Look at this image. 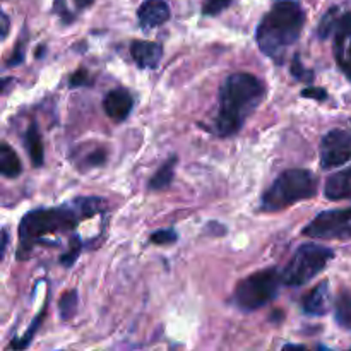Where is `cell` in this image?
<instances>
[{
    "label": "cell",
    "mask_w": 351,
    "mask_h": 351,
    "mask_svg": "<svg viewBox=\"0 0 351 351\" xmlns=\"http://www.w3.org/2000/svg\"><path fill=\"white\" fill-rule=\"evenodd\" d=\"M178 235L173 232V230L167 228V230H158L154 232L153 235L149 237L151 243H156V245H165V243H173L177 242Z\"/></svg>",
    "instance_id": "cell-22"
},
{
    "label": "cell",
    "mask_w": 351,
    "mask_h": 351,
    "mask_svg": "<svg viewBox=\"0 0 351 351\" xmlns=\"http://www.w3.org/2000/svg\"><path fill=\"white\" fill-rule=\"evenodd\" d=\"M264 98L266 86L254 74L237 72L228 75L219 89V112L215 119V132L219 137L239 132Z\"/></svg>",
    "instance_id": "cell-2"
},
{
    "label": "cell",
    "mask_w": 351,
    "mask_h": 351,
    "mask_svg": "<svg viewBox=\"0 0 351 351\" xmlns=\"http://www.w3.org/2000/svg\"><path fill=\"white\" fill-rule=\"evenodd\" d=\"M7 243H9V233H7V230H3V233H2V256L5 254Z\"/></svg>",
    "instance_id": "cell-31"
},
{
    "label": "cell",
    "mask_w": 351,
    "mask_h": 351,
    "mask_svg": "<svg viewBox=\"0 0 351 351\" xmlns=\"http://www.w3.org/2000/svg\"><path fill=\"white\" fill-rule=\"evenodd\" d=\"M23 60H24V50H23V45L19 43L16 47V51H14L12 58H10L9 64H7V65H19Z\"/></svg>",
    "instance_id": "cell-28"
},
{
    "label": "cell",
    "mask_w": 351,
    "mask_h": 351,
    "mask_svg": "<svg viewBox=\"0 0 351 351\" xmlns=\"http://www.w3.org/2000/svg\"><path fill=\"white\" fill-rule=\"evenodd\" d=\"M178 163L177 156H170L163 165L160 167V170L153 175V178L149 180V191H163V189L170 187V184L173 182L175 177V167Z\"/></svg>",
    "instance_id": "cell-17"
},
{
    "label": "cell",
    "mask_w": 351,
    "mask_h": 351,
    "mask_svg": "<svg viewBox=\"0 0 351 351\" xmlns=\"http://www.w3.org/2000/svg\"><path fill=\"white\" fill-rule=\"evenodd\" d=\"M74 2H75V5L79 7V9H86V7L91 5L95 0H74Z\"/></svg>",
    "instance_id": "cell-30"
},
{
    "label": "cell",
    "mask_w": 351,
    "mask_h": 351,
    "mask_svg": "<svg viewBox=\"0 0 351 351\" xmlns=\"http://www.w3.org/2000/svg\"><path fill=\"white\" fill-rule=\"evenodd\" d=\"M53 9H55V12H57L58 16L65 21V23H71V21L74 19V17H72V14L69 12L67 7H65V0H55Z\"/></svg>",
    "instance_id": "cell-26"
},
{
    "label": "cell",
    "mask_w": 351,
    "mask_h": 351,
    "mask_svg": "<svg viewBox=\"0 0 351 351\" xmlns=\"http://www.w3.org/2000/svg\"><path fill=\"white\" fill-rule=\"evenodd\" d=\"M7 33H9V17L7 14H2V38H7Z\"/></svg>",
    "instance_id": "cell-29"
},
{
    "label": "cell",
    "mask_w": 351,
    "mask_h": 351,
    "mask_svg": "<svg viewBox=\"0 0 351 351\" xmlns=\"http://www.w3.org/2000/svg\"><path fill=\"white\" fill-rule=\"evenodd\" d=\"M233 0H206L202 5V14L204 16H218L223 10L228 9L232 5Z\"/></svg>",
    "instance_id": "cell-20"
},
{
    "label": "cell",
    "mask_w": 351,
    "mask_h": 351,
    "mask_svg": "<svg viewBox=\"0 0 351 351\" xmlns=\"http://www.w3.org/2000/svg\"><path fill=\"white\" fill-rule=\"evenodd\" d=\"M137 19L141 27L153 29L170 19V7L165 0H144L137 9Z\"/></svg>",
    "instance_id": "cell-10"
},
{
    "label": "cell",
    "mask_w": 351,
    "mask_h": 351,
    "mask_svg": "<svg viewBox=\"0 0 351 351\" xmlns=\"http://www.w3.org/2000/svg\"><path fill=\"white\" fill-rule=\"evenodd\" d=\"M79 254H81V242H79V239H77V237H75V239H74V245H72V249L69 250L67 254H64V256H62V259H60L62 266L71 267L72 264L75 263V259H77V257H79Z\"/></svg>",
    "instance_id": "cell-24"
},
{
    "label": "cell",
    "mask_w": 351,
    "mask_h": 351,
    "mask_svg": "<svg viewBox=\"0 0 351 351\" xmlns=\"http://www.w3.org/2000/svg\"><path fill=\"white\" fill-rule=\"evenodd\" d=\"M75 308H77V291L71 290L65 291L60 297V302H58V311H60V317L64 321H69V319L74 317Z\"/></svg>",
    "instance_id": "cell-19"
},
{
    "label": "cell",
    "mask_w": 351,
    "mask_h": 351,
    "mask_svg": "<svg viewBox=\"0 0 351 351\" xmlns=\"http://www.w3.org/2000/svg\"><path fill=\"white\" fill-rule=\"evenodd\" d=\"M105 158H106V151L98 149V151H95L93 154H89L88 163L91 165V167H99V165L105 163Z\"/></svg>",
    "instance_id": "cell-27"
},
{
    "label": "cell",
    "mask_w": 351,
    "mask_h": 351,
    "mask_svg": "<svg viewBox=\"0 0 351 351\" xmlns=\"http://www.w3.org/2000/svg\"><path fill=\"white\" fill-rule=\"evenodd\" d=\"M134 98L127 89H113L103 99V110L115 122H123L132 112Z\"/></svg>",
    "instance_id": "cell-11"
},
{
    "label": "cell",
    "mask_w": 351,
    "mask_h": 351,
    "mask_svg": "<svg viewBox=\"0 0 351 351\" xmlns=\"http://www.w3.org/2000/svg\"><path fill=\"white\" fill-rule=\"evenodd\" d=\"M317 177L311 170L293 168L283 171L261 197V211L278 213L295 202L312 199L317 194Z\"/></svg>",
    "instance_id": "cell-4"
},
{
    "label": "cell",
    "mask_w": 351,
    "mask_h": 351,
    "mask_svg": "<svg viewBox=\"0 0 351 351\" xmlns=\"http://www.w3.org/2000/svg\"><path fill=\"white\" fill-rule=\"evenodd\" d=\"M329 304H331V288H329V281H321L315 288H312L305 298L302 300V308L307 315H326L329 311Z\"/></svg>",
    "instance_id": "cell-12"
},
{
    "label": "cell",
    "mask_w": 351,
    "mask_h": 351,
    "mask_svg": "<svg viewBox=\"0 0 351 351\" xmlns=\"http://www.w3.org/2000/svg\"><path fill=\"white\" fill-rule=\"evenodd\" d=\"M302 96L308 99H315V101H326L328 99V91L324 88H305L302 91Z\"/></svg>",
    "instance_id": "cell-25"
},
{
    "label": "cell",
    "mask_w": 351,
    "mask_h": 351,
    "mask_svg": "<svg viewBox=\"0 0 351 351\" xmlns=\"http://www.w3.org/2000/svg\"><path fill=\"white\" fill-rule=\"evenodd\" d=\"M0 171L7 178L19 177L21 171H23V165H21L19 156H17L16 151L7 143L0 144Z\"/></svg>",
    "instance_id": "cell-16"
},
{
    "label": "cell",
    "mask_w": 351,
    "mask_h": 351,
    "mask_svg": "<svg viewBox=\"0 0 351 351\" xmlns=\"http://www.w3.org/2000/svg\"><path fill=\"white\" fill-rule=\"evenodd\" d=\"M281 285H285L283 273H280L276 267L257 271V273L243 278L237 285L233 300H235L237 307H240L242 311L254 312L269 304L278 295Z\"/></svg>",
    "instance_id": "cell-5"
},
{
    "label": "cell",
    "mask_w": 351,
    "mask_h": 351,
    "mask_svg": "<svg viewBox=\"0 0 351 351\" xmlns=\"http://www.w3.org/2000/svg\"><path fill=\"white\" fill-rule=\"evenodd\" d=\"M332 257H335V252L328 247L317 245V243H304L298 247L295 256L285 267L283 283L288 287H302L308 283L324 271Z\"/></svg>",
    "instance_id": "cell-6"
},
{
    "label": "cell",
    "mask_w": 351,
    "mask_h": 351,
    "mask_svg": "<svg viewBox=\"0 0 351 351\" xmlns=\"http://www.w3.org/2000/svg\"><path fill=\"white\" fill-rule=\"evenodd\" d=\"M335 317L341 328L351 329V290H341L335 302Z\"/></svg>",
    "instance_id": "cell-18"
},
{
    "label": "cell",
    "mask_w": 351,
    "mask_h": 351,
    "mask_svg": "<svg viewBox=\"0 0 351 351\" xmlns=\"http://www.w3.org/2000/svg\"><path fill=\"white\" fill-rule=\"evenodd\" d=\"M305 27V10L297 0H276L264 14L256 31L257 47L274 64L281 65Z\"/></svg>",
    "instance_id": "cell-3"
},
{
    "label": "cell",
    "mask_w": 351,
    "mask_h": 351,
    "mask_svg": "<svg viewBox=\"0 0 351 351\" xmlns=\"http://www.w3.org/2000/svg\"><path fill=\"white\" fill-rule=\"evenodd\" d=\"M319 38L326 40L332 34V50L338 67L351 81V12H341L332 7L319 24Z\"/></svg>",
    "instance_id": "cell-7"
},
{
    "label": "cell",
    "mask_w": 351,
    "mask_h": 351,
    "mask_svg": "<svg viewBox=\"0 0 351 351\" xmlns=\"http://www.w3.org/2000/svg\"><path fill=\"white\" fill-rule=\"evenodd\" d=\"M103 201L96 197L75 199L72 204H64L60 208L51 209H36L31 211L21 219L19 225V249L17 257L26 259L27 254L33 247L40 242L43 237L53 235V233L69 232L75 228L79 221L101 211Z\"/></svg>",
    "instance_id": "cell-1"
},
{
    "label": "cell",
    "mask_w": 351,
    "mask_h": 351,
    "mask_svg": "<svg viewBox=\"0 0 351 351\" xmlns=\"http://www.w3.org/2000/svg\"><path fill=\"white\" fill-rule=\"evenodd\" d=\"M324 195L329 201H341L351 197V167L336 171L326 180Z\"/></svg>",
    "instance_id": "cell-14"
},
{
    "label": "cell",
    "mask_w": 351,
    "mask_h": 351,
    "mask_svg": "<svg viewBox=\"0 0 351 351\" xmlns=\"http://www.w3.org/2000/svg\"><path fill=\"white\" fill-rule=\"evenodd\" d=\"M291 74H293L297 79H300V81L311 82L312 79H314V72L307 71V69L302 65L300 57H298V55H295L293 62H291Z\"/></svg>",
    "instance_id": "cell-23"
},
{
    "label": "cell",
    "mask_w": 351,
    "mask_h": 351,
    "mask_svg": "<svg viewBox=\"0 0 351 351\" xmlns=\"http://www.w3.org/2000/svg\"><path fill=\"white\" fill-rule=\"evenodd\" d=\"M91 84H93L91 74L82 67L77 69V71L71 75V79H69V86H71V88H82V86H91Z\"/></svg>",
    "instance_id": "cell-21"
},
{
    "label": "cell",
    "mask_w": 351,
    "mask_h": 351,
    "mask_svg": "<svg viewBox=\"0 0 351 351\" xmlns=\"http://www.w3.org/2000/svg\"><path fill=\"white\" fill-rule=\"evenodd\" d=\"M321 167L324 170L343 167L351 160V136L341 129H332L322 137L321 147Z\"/></svg>",
    "instance_id": "cell-9"
},
{
    "label": "cell",
    "mask_w": 351,
    "mask_h": 351,
    "mask_svg": "<svg viewBox=\"0 0 351 351\" xmlns=\"http://www.w3.org/2000/svg\"><path fill=\"white\" fill-rule=\"evenodd\" d=\"M302 235L315 240H351V208L319 213Z\"/></svg>",
    "instance_id": "cell-8"
},
{
    "label": "cell",
    "mask_w": 351,
    "mask_h": 351,
    "mask_svg": "<svg viewBox=\"0 0 351 351\" xmlns=\"http://www.w3.org/2000/svg\"><path fill=\"white\" fill-rule=\"evenodd\" d=\"M130 55H132L137 67L154 69L158 67L161 57H163V48H161L160 43H154V41L137 40L130 43Z\"/></svg>",
    "instance_id": "cell-13"
},
{
    "label": "cell",
    "mask_w": 351,
    "mask_h": 351,
    "mask_svg": "<svg viewBox=\"0 0 351 351\" xmlns=\"http://www.w3.org/2000/svg\"><path fill=\"white\" fill-rule=\"evenodd\" d=\"M24 144H26V151L31 158V163L33 167L40 168L43 167L45 161V147H43V139H41V134L38 130L36 123H31L26 130V136H24Z\"/></svg>",
    "instance_id": "cell-15"
}]
</instances>
